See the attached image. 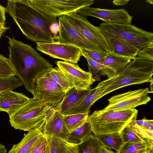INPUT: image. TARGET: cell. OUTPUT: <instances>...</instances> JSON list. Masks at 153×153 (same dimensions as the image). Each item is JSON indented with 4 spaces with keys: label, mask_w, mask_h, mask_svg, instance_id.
Returning a JSON list of instances; mask_svg holds the SVG:
<instances>
[{
    "label": "cell",
    "mask_w": 153,
    "mask_h": 153,
    "mask_svg": "<svg viewBox=\"0 0 153 153\" xmlns=\"http://www.w3.org/2000/svg\"><path fill=\"white\" fill-rule=\"evenodd\" d=\"M6 8L27 39L36 43L60 42L56 18L38 11L27 0H8Z\"/></svg>",
    "instance_id": "obj_1"
},
{
    "label": "cell",
    "mask_w": 153,
    "mask_h": 153,
    "mask_svg": "<svg viewBox=\"0 0 153 153\" xmlns=\"http://www.w3.org/2000/svg\"><path fill=\"white\" fill-rule=\"evenodd\" d=\"M7 37L9 44L8 59L15 75L26 89L33 94L36 79L48 72L53 65L30 45L13 37Z\"/></svg>",
    "instance_id": "obj_2"
},
{
    "label": "cell",
    "mask_w": 153,
    "mask_h": 153,
    "mask_svg": "<svg viewBox=\"0 0 153 153\" xmlns=\"http://www.w3.org/2000/svg\"><path fill=\"white\" fill-rule=\"evenodd\" d=\"M153 62L136 57L115 76L99 83L97 85L102 91L100 99L121 88L132 85L153 82Z\"/></svg>",
    "instance_id": "obj_3"
},
{
    "label": "cell",
    "mask_w": 153,
    "mask_h": 153,
    "mask_svg": "<svg viewBox=\"0 0 153 153\" xmlns=\"http://www.w3.org/2000/svg\"><path fill=\"white\" fill-rule=\"evenodd\" d=\"M54 111L33 97L9 115V121L16 129L29 131L38 128L42 131L46 120Z\"/></svg>",
    "instance_id": "obj_4"
},
{
    "label": "cell",
    "mask_w": 153,
    "mask_h": 153,
    "mask_svg": "<svg viewBox=\"0 0 153 153\" xmlns=\"http://www.w3.org/2000/svg\"><path fill=\"white\" fill-rule=\"evenodd\" d=\"M138 113L135 108L118 111L96 110L88 118L92 132L97 136L120 132L131 121L136 120Z\"/></svg>",
    "instance_id": "obj_5"
},
{
    "label": "cell",
    "mask_w": 153,
    "mask_h": 153,
    "mask_svg": "<svg viewBox=\"0 0 153 153\" xmlns=\"http://www.w3.org/2000/svg\"><path fill=\"white\" fill-rule=\"evenodd\" d=\"M104 35L118 39L133 46L138 51L153 41V33L131 24L103 22L99 26Z\"/></svg>",
    "instance_id": "obj_6"
},
{
    "label": "cell",
    "mask_w": 153,
    "mask_h": 153,
    "mask_svg": "<svg viewBox=\"0 0 153 153\" xmlns=\"http://www.w3.org/2000/svg\"><path fill=\"white\" fill-rule=\"evenodd\" d=\"M48 72L36 79L33 94L34 97L53 110L59 111L66 92L52 79Z\"/></svg>",
    "instance_id": "obj_7"
},
{
    "label": "cell",
    "mask_w": 153,
    "mask_h": 153,
    "mask_svg": "<svg viewBox=\"0 0 153 153\" xmlns=\"http://www.w3.org/2000/svg\"><path fill=\"white\" fill-rule=\"evenodd\" d=\"M36 9L51 17L56 18L89 7L94 0H27Z\"/></svg>",
    "instance_id": "obj_8"
},
{
    "label": "cell",
    "mask_w": 153,
    "mask_h": 153,
    "mask_svg": "<svg viewBox=\"0 0 153 153\" xmlns=\"http://www.w3.org/2000/svg\"><path fill=\"white\" fill-rule=\"evenodd\" d=\"M151 93L147 87L113 96L108 99V105L102 110L118 111L135 108L149 102L151 99L149 94Z\"/></svg>",
    "instance_id": "obj_9"
},
{
    "label": "cell",
    "mask_w": 153,
    "mask_h": 153,
    "mask_svg": "<svg viewBox=\"0 0 153 153\" xmlns=\"http://www.w3.org/2000/svg\"><path fill=\"white\" fill-rule=\"evenodd\" d=\"M59 37L60 42L76 46L81 49L107 52L88 41L75 29L66 15L59 17Z\"/></svg>",
    "instance_id": "obj_10"
},
{
    "label": "cell",
    "mask_w": 153,
    "mask_h": 153,
    "mask_svg": "<svg viewBox=\"0 0 153 153\" xmlns=\"http://www.w3.org/2000/svg\"><path fill=\"white\" fill-rule=\"evenodd\" d=\"M37 50L54 58L77 64L82 56L81 49L74 45L61 43L37 42Z\"/></svg>",
    "instance_id": "obj_11"
},
{
    "label": "cell",
    "mask_w": 153,
    "mask_h": 153,
    "mask_svg": "<svg viewBox=\"0 0 153 153\" xmlns=\"http://www.w3.org/2000/svg\"><path fill=\"white\" fill-rule=\"evenodd\" d=\"M66 15L75 29L88 41L108 52L105 38L99 27L93 25L86 17L76 12Z\"/></svg>",
    "instance_id": "obj_12"
},
{
    "label": "cell",
    "mask_w": 153,
    "mask_h": 153,
    "mask_svg": "<svg viewBox=\"0 0 153 153\" xmlns=\"http://www.w3.org/2000/svg\"><path fill=\"white\" fill-rule=\"evenodd\" d=\"M56 63L57 67L77 89H90L95 81L91 74L82 69L77 64L64 61H57Z\"/></svg>",
    "instance_id": "obj_13"
},
{
    "label": "cell",
    "mask_w": 153,
    "mask_h": 153,
    "mask_svg": "<svg viewBox=\"0 0 153 153\" xmlns=\"http://www.w3.org/2000/svg\"><path fill=\"white\" fill-rule=\"evenodd\" d=\"M76 13L85 17H96L109 23L131 24L133 18L123 8L111 10L88 7L79 9Z\"/></svg>",
    "instance_id": "obj_14"
},
{
    "label": "cell",
    "mask_w": 153,
    "mask_h": 153,
    "mask_svg": "<svg viewBox=\"0 0 153 153\" xmlns=\"http://www.w3.org/2000/svg\"><path fill=\"white\" fill-rule=\"evenodd\" d=\"M43 135L59 138L66 141L68 132L64 124L62 115L54 111L46 120L42 131Z\"/></svg>",
    "instance_id": "obj_15"
},
{
    "label": "cell",
    "mask_w": 153,
    "mask_h": 153,
    "mask_svg": "<svg viewBox=\"0 0 153 153\" xmlns=\"http://www.w3.org/2000/svg\"><path fill=\"white\" fill-rule=\"evenodd\" d=\"M30 98L21 93L8 90L0 96V111L10 115L27 102Z\"/></svg>",
    "instance_id": "obj_16"
},
{
    "label": "cell",
    "mask_w": 153,
    "mask_h": 153,
    "mask_svg": "<svg viewBox=\"0 0 153 153\" xmlns=\"http://www.w3.org/2000/svg\"><path fill=\"white\" fill-rule=\"evenodd\" d=\"M131 60L128 57L108 52L102 63L107 68L102 69L100 74L107 76L108 78L113 77L123 70Z\"/></svg>",
    "instance_id": "obj_17"
},
{
    "label": "cell",
    "mask_w": 153,
    "mask_h": 153,
    "mask_svg": "<svg viewBox=\"0 0 153 153\" xmlns=\"http://www.w3.org/2000/svg\"><path fill=\"white\" fill-rule=\"evenodd\" d=\"M91 89L79 90L73 87L67 91L60 105L59 111L62 115H68L70 112L82 102Z\"/></svg>",
    "instance_id": "obj_18"
},
{
    "label": "cell",
    "mask_w": 153,
    "mask_h": 153,
    "mask_svg": "<svg viewBox=\"0 0 153 153\" xmlns=\"http://www.w3.org/2000/svg\"><path fill=\"white\" fill-rule=\"evenodd\" d=\"M107 45L108 52L134 59L136 56L138 50L127 43L102 34Z\"/></svg>",
    "instance_id": "obj_19"
},
{
    "label": "cell",
    "mask_w": 153,
    "mask_h": 153,
    "mask_svg": "<svg viewBox=\"0 0 153 153\" xmlns=\"http://www.w3.org/2000/svg\"><path fill=\"white\" fill-rule=\"evenodd\" d=\"M43 135L42 131L39 129L30 130L20 142L13 145L7 153H29L34 145Z\"/></svg>",
    "instance_id": "obj_20"
},
{
    "label": "cell",
    "mask_w": 153,
    "mask_h": 153,
    "mask_svg": "<svg viewBox=\"0 0 153 153\" xmlns=\"http://www.w3.org/2000/svg\"><path fill=\"white\" fill-rule=\"evenodd\" d=\"M116 153H153V141L146 140L143 141L124 144Z\"/></svg>",
    "instance_id": "obj_21"
},
{
    "label": "cell",
    "mask_w": 153,
    "mask_h": 153,
    "mask_svg": "<svg viewBox=\"0 0 153 153\" xmlns=\"http://www.w3.org/2000/svg\"><path fill=\"white\" fill-rule=\"evenodd\" d=\"M100 94L99 89L96 87L91 89L79 104L71 110L68 115L85 113L89 114L91 106L99 99Z\"/></svg>",
    "instance_id": "obj_22"
},
{
    "label": "cell",
    "mask_w": 153,
    "mask_h": 153,
    "mask_svg": "<svg viewBox=\"0 0 153 153\" xmlns=\"http://www.w3.org/2000/svg\"><path fill=\"white\" fill-rule=\"evenodd\" d=\"M92 132L88 118L83 125L68 134L66 141L71 144L78 145L84 139L92 134Z\"/></svg>",
    "instance_id": "obj_23"
},
{
    "label": "cell",
    "mask_w": 153,
    "mask_h": 153,
    "mask_svg": "<svg viewBox=\"0 0 153 153\" xmlns=\"http://www.w3.org/2000/svg\"><path fill=\"white\" fill-rule=\"evenodd\" d=\"M97 137L92 134L76 145L78 153H99L100 148L103 146Z\"/></svg>",
    "instance_id": "obj_24"
},
{
    "label": "cell",
    "mask_w": 153,
    "mask_h": 153,
    "mask_svg": "<svg viewBox=\"0 0 153 153\" xmlns=\"http://www.w3.org/2000/svg\"><path fill=\"white\" fill-rule=\"evenodd\" d=\"M103 146L112 149L117 152L124 144L120 132L100 135L97 136Z\"/></svg>",
    "instance_id": "obj_25"
},
{
    "label": "cell",
    "mask_w": 153,
    "mask_h": 153,
    "mask_svg": "<svg viewBox=\"0 0 153 153\" xmlns=\"http://www.w3.org/2000/svg\"><path fill=\"white\" fill-rule=\"evenodd\" d=\"M45 136L46 139L45 153H67L69 145L67 142L59 138Z\"/></svg>",
    "instance_id": "obj_26"
},
{
    "label": "cell",
    "mask_w": 153,
    "mask_h": 153,
    "mask_svg": "<svg viewBox=\"0 0 153 153\" xmlns=\"http://www.w3.org/2000/svg\"><path fill=\"white\" fill-rule=\"evenodd\" d=\"M88 115L87 113L62 115L63 119L68 133L83 125L88 118Z\"/></svg>",
    "instance_id": "obj_27"
},
{
    "label": "cell",
    "mask_w": 153,
    "mask_h": 153,
    "mask_svg": "<svg viewBox=\"0 0 153 153\" xmlns=\"http://www.w3.org/2000/svg\"><path fill=\"white\" fill-rule=\"evenodd\" d=\"M52 79L66 92L74 87L72 82L58 68H53L48 72Z\"/></svg>",
    "instance_id": "obj_28"
},
{
    "label": "cell",
    "mask_w": 153,
    "mask_h": 153,
    "mask_svg": "<svg viewBox=\"0 0 153 153\" xmlns=\"http://www.w3.org/2000/svg\"><path fill=\"white\" fill-rule=\"evenodd\" d=\"M120 133L124 144L129 143L141 142L146 140L128 125L121 131Z\"/></svg>",
    "instance_id": "obj_29"
},
{
    "label": "cell",
    "mask_w": 153,
    "mask_h": 153,
    "mask_svg": "<svg viewBox=\"0 0 153 153\" xmlns=\"http://www.w3.org/2000/svg\"><path fill=\"white\" fill-rule=\"evenodd\" d=\"M23 85L21 82L15 76L0 77V92L8 90H13Z\"/></svg>",
    "instance_id": "obj_30"
},
{
    "label": "cell",
    "mask_w": 153,
    "mask_h": 153,
    "mask_svg": "<svg viewBox=\"0 0 153 153\" xmlns=\"http://www.w3.org/2000/svg\"><path fill=\"white\" fill-rule=\"evenodd\" d=\"M15 76L9 59L0 54V77H7Z\"/></svg>",
    "instance_id": "obj_31"
},
{
    "label": "cell",
    "mask_w": 153,
    "mask_h": 153,
    "mask_svg": "<svg viewBox=\"0 0 153 153\" xmlns=\"http://www.w3.org/2000/svg\"><path fill=\"white\" fill-rule=\"evenodd\" d=\"M137 56L142 59L153 62V41L138 51Z\"/></svg>",
    "instance_id": "obj_32"
},
{
    "label": "cell",
    "mask_w": 153,
    "mask_h": 153,
    "mask_svg": "<svg viewBox=\"0 0 153 153\" xmlns=\"http://www.w3.org/2000/svg\"><path fill=\"white\" fill-rule=\"evenodd\" d=\"M82 56H84L87 61L88 72L91 74L92 76L98 73L102 69L107 68L104 65L99 64L93 60L82 52Z\"/></svg>",
    "instance_id": "obj_33"
},
{
    "label": "cell",
    "mask_w": 153,
    "mask_h": 153,
    "mask_svg": "<svg viewBox=\"0 0 153 153\" xmlns=\"http://www.w3.org/2000/svg\"><path fill=\"white\" fill-rule=\"evenodd\" d=\"M135 120L131 121L128 125L145 139L153 141V131L145 130L140 127L136 124Z\"/></svg>",
    "instance_id": "obj_34"
},
{
    "label": "cell",
    "mask_w": 153,
    "mask_h": 153,
    "mask_svg": "<svg viewBox=\"0 0 153 153\" xmlns=\"http://www.w3.org/2000/svg\"><path fill=\"white\" fill-rule=\"evenodd\" d=\"M82 52L97 62L102 64L103 60L107 52H101L86 49H81Z\"/></svg>",
    "instance_id": "obj_35"
},
{
    "label": "cell",
    "mask_w": 153,
    "mask_h": 153,
    "mask_svg": "<svg viewBox=\"0 0 153 153\" xmlns=\"http://www.w3.org/2000/svg\"><path fill=\"white\" fill-rule=\"evenodd\" d=\"M46 139L43 135L34 145L29 153H45Z\"/></svg>",
    "instance_id": "obj_36"
},
{
    "label": "cell",
    "mask_w": 153,
    "mask_h": 153,
    "mask_svg": "<svg viewBox=\"0 0 153 153\" xmlns=\"http://www.w3.org/2000/svg\"><path fill=\"white\" fill-rule=\"evenodd\" d=\"M136 124L142 128L147 130L153 131V120L144 118L141 120H135Z\"/></svg>",
    "instance_id": "obj_37"
},
{
    "label": "cell",
    "mask_w": 153,
    "mask_h": 153,
    "mask_svg": "<svg viewBox=\"0 0 153 153\" xmlns=\"http://www.w3.org/2000/svg\"><path fill=\"white\" fill-rule=\"evenodd\" d=\"M6 8L0 4V24H5Z\"/></svg>",
    "instance_id": "obj_38"
},
{
    "label": "cell",
    "mask_w": 153,
    "mask_h": 153,
    "mask_svg": "<svg viewBox=\"0 0 153 153\" xmlns=\"http://www.w3.org/2000/svg\"><path fill=\"white\" fill-rule=\"evenodd\" d=\"M67 153H78L76 145L69 143Z\"/></svg>",
    "instance_id": "obj_39"
},
{
    "label": "cell",
    "mask_w": 153,
    "mask_h": 153,
    "mask_svg": "<svg viewBox=\"0 0 153 153\" xmlns=\"http://www.w3.org/2000/svg\"><path fill=\"white\" fill-rule=\"evenodd\" d=\"M129 0H114L112 1L113 4L117 6H123L127 3Z\"/></svg>",
    "instance_id": "obj_40"
},
{
    "label": "cell",
    "mask_w": 153,
    "mask_h": 153,
    "mask_svg": "<svg viewBox=\"0 0 153 153\" xmlns=\"http://www.w3.org/2000/svg\"><path fill=\"white\" fill-rule=\"evenodd\" d=\"M99 153H116L112 151L111 149L102 146L100 148Z\"/></svg>",
    "instance_id": "obj_41"
},
{
    "label": "cell",
    "mask_w": 153,
    "mask_h": 153,
    "mask_svg": "<svg viewBox=\"0 0 153 153\" xmlns=\"http://www.w3.org/2000/svg\"><path fill=\"white\" fill-rule=\"evenodd\" d=\"M8 29L9 28L6 27L4 24H0V38Z\"/></svg>",
    "instance_id": "obj_42"
},
{
    "label": "cell",
    "mask_w": 153,
    "mask_h": 153,
    "mask_svg": "<svg viewBox=\"0 0 153 153\" xmlns=\"http://www.w3.org/2000/svg\"><path fill=\"white\" fill-rule=\"evenodd\" d=\"M0 153H7L5 146L0 143Z\"/></svg>",
    "instance_id": "obj_43"
},
{
    "label": "cell",
    "mask_w": 153,
    "mask_h": 153,
    "mask_svg": "<svg viewBox=\"0 0 153 153\" xmlns=\"http://www.w3.org/2000/svg\"><path fill=\"white\" fill-rule=\"evenodd\" d=\"M146 2L150 4H153V0H148L146 1Z\"/></svg>",
    "instance_id": "obj_44"
},
{
    "label": "cell",
    "mask_w": 153,
    "mask_h": 153,
    "mask_svg": "<svg viewBox=\"0 0 153 153\" xmlns=\"http://www.w3.org/2000/svg\"><path fill=\"white\" fill-rule=\"evenodd\" d=\"M2 92H0V96L1 95V94H2Z\"/></svg>",
    "instance_id": "obj_45"
}]
</instances>
